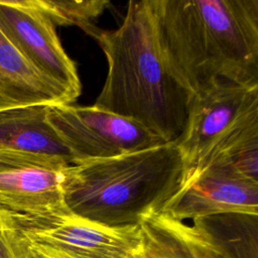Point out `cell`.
<instances>
[{"label":"cell","instance_id":"cell-1","mask_svg":"<svg viewBox=\"0 0 258 258\" xmlns=\"http://www.w3.org/2000/svg\"><path fill=\"white\" fill-rule=\"evenodd\" d=\"M163 62L192 97L258 86V0H149Z\"/></svg>","mask_w":258,"mask_h":258},{"label":"cell","instance_id":"cell-2","mask_svg":"<svg viewBox=\"0 0 258 258\" xmlns=\"http://www.w3.org/2000/svg\"><path fill=\"white\" fill-rule=\"evenodd\" d=\"M94 38L108 64L93 106L130 119L165 143L182 133L192 96L167 70L159 50L149 0L129 1L122 23Z\"/></svg>","mask_w":258,"mask_h":258},{"label":"cell","instance_id":"cell-3","mask_svg":"<svg viewBox=\"0 0 258 258\" xmlns=\"http://www.w3.org/2000/svg\"><path fill=\"white\" fill-rule=\"evenodd\" d=\"M184 167L174 142L73 163L61 170L67 209L109 227L137 226L179 189Z\"/></svg>","mask_w":258,"mask_h":258},{"label":"cell","instance_id":"cell-4","mask_svg":"<svg viewBox=\"0 0 258 258\" xmlns=\"http://www.w3.org/2000/svg\"><path fill=\"white\" fill-rule=\"evenodd\" d=\"M254 132L258 86L221 81L194 96L184 129L174 141L184 167L182 182L218 152Z\"/></svg>","mask_w":258,"mask_h":258},{"label":"cell","instance_id":"cell-5","mask_svg":"<svg viewBox=\"0 0 258 258\" xmlns=\"http://www.w3.org/2000/svg\"><path fill=\"white\" fill-rule=\"evenodd\" d=\"M47 119L70 151L72 164L111 158L165 143L136 122L95 106H47Z\"/></svg>","mask_w":258,"mask_h":258},{"label":"cell","instance_id":"cell-6","mask_svg":"<svg viewBox=\"0 0 258 258\" xmlns=\"http://www.w3.org/2000/svg\"><path fill=\"white\" fill-rule=\"evenodd\" d=\"M20 240L95 258H134L141 236L139 226L109 227L72 214L70 211L41 216L12 212Z\"/></svg>","mask_w":258,"mask_h":258},{"label":"cell","instance_id":"cell-7","mask_svg":"<svg viewBox=\"0 0 258 258\" xmlns=\"http://www.w3.org/2000/svg\"><path fill=\"white\" fill-rule=\"evenodd\" d=\"M0 31L35 69L58 84L73 103L82 93L75 61L68 55L55 25L34 0H0Z\"/></svg>","mask_w":258,"mask_h":258},{"label":"cell","instance_id":"cell-8","mask_svg":"<svg viewBox=\"0 0 258 258\" xmlns=\"http://www.w3.org/2000/svg\"><path fill=\"white\" fill-rule=\"evenodd\" d=\"M159 212L182 222L227 213L258 215V181L211 164L188 175Z\"/></svg>","mask_w":258,"mask_h":258},{"label":"cell","instance_id":"cell-9","mask_svg":"<svg viewBox=\"0 0 258 258\" xmlns=\"http://www.w3.org/2000/svg\"><path fill=\"white\" fill-rule=\"evenodd\" d=\"M67 166L50 162L0 166V206L28 216L69 211L60 185L61 170Z\"/></svg>","mask_w":258,"mask_h":258},{"label":"cell","instance_id":"cell-10","mask_svg":"<svg viewBox=\"0 0 258 258\" xmlns=\"http://www.w3.org/2000/svg\"><path fill=\"white\" fill-rule=\"evenodd\" d=\"M58 104H73V101L58 84L18 52L0 31V112Z\"/></svg>","mask_w":258,"mask_h":258},{"label":"cell","instance_id":"cell-11","mask_svg":"<svg viewBox=\"0 0 258 258\" xmlns=\"http://www.w3.org/2000/svg\"><path fill=\"white\" fill-rule=\"evenodd\" d=\"M138 226L141 244L134 258H228L203 230L161 212L148 214Z\"/></svg>","mask_w":258,"mask_h":258},{"label":"cell","instance_id":"cell-12","mask_svg":"<svg viewBox=\"0 0 258 258\" xmlns=\"http://www.w3.org/2000/svg\"><path fill=\"white\" fill-rule=\"evenodd\" d=\"M0 148L72 164L69 149L48 122L47 106H27L0 112Z\"/></svg>","mask_w":258,"mask_h":258},{"label":"cell","instance_id":"cell-13","mask_svg":"<svg viewBox=\"0 0 258 258\" xmlns=\"http://www.w3.org/2000/svg\"><path fill=\"white\" fill-rule=\"evenodd\" d=\"M192 221L228 258H258V215L227 213Z\"/></svg>","mask_w":258,"mask_h":258},{"label":"cell","instance_id":"cell-14","mask_svg":"<svg viewBox=\"0 0 258 258\" xmlns=\"http://www.w3.org/2000/svg\"><path fill=\"white\" fill-rule=\"evenodd\" d=\"M54 25H75L92 37L100 30L97 19L109 5L108 0H34Z\"/></svg>","mask_w":258,"mask_h":258},{"label":"cell","instance_id":"cell-15","mask_svg":"<svg viewBox=\"0 0 258 258\" xmlns=\"http://www.w3.org/2000/svg\"><path fill=\"white\" fill-rule=\"evenodd\" d=\"M48 162L69 165V163L59 159L27 154L23 152L0 148V166H18V165H24L29 163H48Z\"/></svg>","mask_w":258,"mask_h":258},{"label":"cell","instance_id":"cell-16","mask_svg":"<svg viewBox=\"0 0 258 258\" xmlns=\"http://www.w3.org/2000/svg\"><path fill=\"white\" fill-rule=\"evenodd\" d=\"M0 258H19L16 250L12 212L9 218L0 224Z\"/></svg>","mask_w":258,"mask_h":258},{"label":"cell","instance_id":"cell-17","mask_svg":"<svg viewBox=\"0 0 258 258\" xmlns=\"http://www.w3.org/2000/svg\"><path fill=\"white\" fill-rule=\"evenodd\" d=\"M20 241L37 258H95V257H91L81 253H76L72 251H67V250H61V249H56V248H51L46 246H40V245H31V244L24 243L22 240Z\"/></svg>","mask_w":258,"mask_h":258},{"label":"cell","instance_id":"cell-18","mask_svg":"<svg viewBox=\"0 0 258 258\" xmlns=\"http://www.w3.org/2000/svg\"><path fill=\"white\" fill-rule=\"evenodd\" d=\"M15 231V230H14ZM15 240H16V250L19 258H37L34 254H32L25 246L24 244L19 240V238L16 235L15 232Z\"/></svg>","mask_w":258,"mask_h":258},{"label":"cell","instance_id":"cell-19","mask_svg":"<svg viewBox=\"0 0 258 258\" xmlns=\"http://www.w3.org/2000/svg\"><path fill=\"white\" fill-rule=\"evenodd\" d=\"M10 214H11V211H8L5 208L0 206V224L5 222L9 218Z\"/></svg>","mask_w":258,"mask_h":258}]
</instances>
